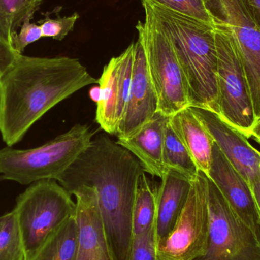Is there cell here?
<instances>
[{
    "instance_id": "1",
    "label": "cell",
    "mask_w": 260,
    "mask_h": 260,
    "mask_svg": "<svg viewBox=\"0 0 260 260\" xmlns=\"http://www.w3.org/2000/svg\"><path fill=\"white\" fill-rule=\"evenodd\" d=\"M144 172L127 149L100 135L56 180L70 194L82 186L95 189L105 235L116 260L129 259L133 206Z\"/></svg>"
},
{
    "instance_id": "2",
    "label": "cell",
    "mask_w": 260,
    "mask_h": 260,
    "mask_svg": "<svg viewBox=\"0 0 260 260\" xmlns=\"http://www.w3.org/2000/svg\"><path fill=\"white\" fill-rule=\"evenodd\" d=\"M78 59L18 55L0 79V134L8 147L23 139L46 113L98 83Z\"/></svg>"
},
{
    "instance_id": "3",
    "label": "cell",
    "mask_w": 260,
    "mask_h": 260,
    "mask_svg": "<svg viewBox=\"0 0 260 260\" xmlns=\"http://www.w3.org/2000/svg\"><path fill=\"white\" fill-rule=\"evenodd\" d=\"M161 23L181 67L190 107L218 114V53L213 24L142 0Z\"/></svg>"
},
{
    "instance_id": "4",
    "label": "cell",
    "mask_w": 260,
    "mask_h": 260,
    "mask_svg": "<svg viewBox=\"0 0 260 260\" xmlns=\"http://www.w3.org/2000/svg\"><path fill=\"white\" fill-rule=\"evenodd\" d=\"M94 133L88 125L76 124L44 145L29 149L0 150V180L30 185L57 180L89 146Z\"/></svg>"
},
{
    "instance_id": "5",
    "label": "cell",
    "mask_w": 260,
    "mask_h": 260,
    "mask_svg": "<svg viewBox=\"0 0 260 260\" xmlns=\"http://www.w3.org/2000/svg\"><path fill=\"white\" fill-rule=\"evenodd\" d=\"M13 211L21 232L24 260H32L57 229L76 215V203L56 180H43L31 183L18 196Z\"/></svg>"
},
{
    "instance_id": "6",
    "label": "cell",
    "mask_w": 260,
    "mask_h": 260,
    "mask_svg": "<svg viewBox=\"0 0 260 260\" xmlns=\"http://www.w3.org/2000/svg\"><path fill=\"white\" fill-rule=\"evenodd\" d=\"M145 9V21L136 25L145 50L148 73L157 94L158 112L171 117L190 107L183 72L174 47L161 23L149 9Z\"/></svg>"
},
{
    "instance_id": "7",
    "label": "cell",
    "mask_w": 260,
    "mask_h": 260,
    "mask_svg": "<svg viewBox=\"0 0 260 260\" xmlns=\"http://www.w3.org/2000/svg\"><path fill=\"white\" fill-rule=\"evenodd\" d=\"M209 237L207 250L194 260H260V242L207 176Z\"/></svg>"
},
{
    "instance_id": "8",
    "label": "cell",
    "mask_w": 260,
    "mask_h": 260,
    "mask_svg": "<svg viewBox=\"0 0 260 260\" xmlns=\"http://www.w3.org/2000/svg\"><path fill=\"white\" fill-rule=\"evenodd\" d=\"M215 42L218 53V114L250 139L256 118L241 59L231 38L216 29Z\"/></svg>"
},
{
    "instance_id": "9",
    "label": "cell",
    "mask_w": 260,
    "mask_h": 260,
    "mask_svg": "<svg viewBox=\"0 0 260 260\" xmlns=\"http://www.w3.org/2000/svg\"><path fill=\"white\" fill-rule=\"evenodd\" d=\"M209 237L207 175L199 171L186 206L169 236L157 244L159 260H194L207 250Z\"/></svg>"
},
{
    "instance_id": "10",
    "label": "cell",
    "mask_w": 260,
    "mask_h": 260,
    "mask_svg": "<svg viewBox=\"0 0 260 260\" xmlns=\"http://www.w3.org/2000/svg\"><path fill=\"white\" fill-rule=\"evenodd\" d=\"M134 43L113 57L104 68L98 83L100 98L97 102L96 121L108 134L117 135L124 117L133 74Z\"/></svg>"
},
{
    "instance_id": "11",
    "label": "cell",
    "mask_w": 260,
    "mask_h": 260,
    "mask_svg": "<svg viewBox=\"0 0 260 260\" xmlns=\"http://www.w3.org/2000/svg\"><path fill=\"white\" fill-rule=\"evenodd\" d=\"M203 122L215 143L250 186L260 179V154L242 132L226 122L219 114L205 108L190 107Z\"/></svg>"
},
{
    "instance_id": "12",
    "label": "cell",
    "mask_w": 260,
    "mask_h": 260,
    "mask_svg": "<svg viewBox=\"0 0 260 260\" xmlns=\"http://www.w3.org/2000/svg\"><path fill=\"white\" fill-rule=\"evenodd\" d=\"M207 176L260 242V213L251 186L215 143L212 148V164Z\"/></svg>"
},
{
    "instance_id": "13",
    "label": "cell",
    "mask_w": 260,
    "mask_h": 260,
    "mask_svg": "<svg viewBox=\"0 0 260 260\" xmlns=\"http://www.w3.org/2000/svg\"><path fill=\"white\" fill-rule=\"evenodd\" d=\"M158 111L157 94L153 86L145 50L141 41L134 43L133 74L124 117L119 126L118 139H126L139 131Z\"/></svg>"
},
{
    "instance_id": "14",
    "label": "cell",
    "mask_w": 260,
    "mask_h": 260,
    "mask_svg": "<svg viewBox=\"0 0 260 260\" xmlns=\"http://www.w3.org/2000/svg\"><path fill=\"white\" fill-rule=\"evenodd\" d=\"M71 195L76 199L79 247L76 260H116L107 240L95 189L82 186Z\"/></svg>"
},
{
    "instance_id": "15",
    "label": "cell",
    "mask_w": 260,
    "mask_h": 260,
    "mask_svg": "<svg viewBox=\"0 0 260 260\" xmlns=\"http://www.w3.org/2000/svg\"><path fill=\"white\" fill-rule=\"evenodd\" d=\"M169 117L157 111L139 131L117 143L127 149L139 160L145 172L161 178L167 170L163 163L165 129Z\"/></svg>"
},
{
    "instance_id": "16",
    "label": "cell",
    "mask_w": 260,
    "mask_h": 260,
    "mask_svg": "<svg viewBox=\"0 0 260 260\" xmlns=\"http://www.w3.org/2000/svg\"><path fill=\"white\" fill-rule=\"evenodd\" d=\"M160 180L156 191L157 244L172 232L186 206L192 186V182L174 171H167Z\"/></svg>"
},
{
    "instance_id": "17",
    "label": "cell",
    "mask_w": 260,
    "mask_h": 260,
    "mask_svg": "<svg viewBox=\"0 0 260 260\" xmlns=\"http://www.w3.org/2000/svg\"><path fill=\"white\" fill-rule=\"evenodd\" d=\"M169 123L189 151L199 171L208 175L215 142L203 122L188 107L169 117Z\"/></svg>"
},
{
    "instance_id": "18",
    "label": "cell",
    "mask_w": 260,
    "mask_h": 260,
    "mask_svg": "<svg viewBox=\"0 0 260 260\" xmlns=\"http://www.w3.org/2000/svg\"><path fill=\"white\" fill-rule=\"evenodd\" d=\"M78 247L79 226L74 215L46 241L32 260H76Z\"/></svg>"
},
{
    "instance_id": "19",
    "label": "cell",
    "mask_w": 260,
    "mask_h": 260,
    "mask_svg": "<svg viewBox=\"0 0 260 260\" xmlns=\"http://www.w3.org/2000/svg\"><path fill=\"white\" fill-rule=\"evenodd\" d=\"M163 163L167 171L178 173L190 182L195 180L199 172L189 151L171 127L169 120L165 129Z\"/></svg>"
},
{
    "instance_id": "20",
    "label": "cell",
    "mask_w": 260,
    "mask_h": 260,
    "mask_svg": "<svg viewBox=\"0 0 260 260\" xmlns=\"http://www.w3.org/2000/svg\"><path fill=\"white\" fill-rule=\"evenodd\" d=\"M43 1L0 0V38L12 45L18 29L31 20Z\"/></svg>"
},
{
    "instance_id": "21",
    "label": "cell",
    "mask_w": 260,
    "mask_h": 260,
    "mask_svg": "<svg viewBox=\"0 0 260 260\" xmlns=\"http://www.w3.org/2000/svg\"><path fill=\"white\" fill-rule=\"evenodd\" d=\"M156 218V192L145 173L138 182L133 212V237L142 235L154 227Z\"/></svg>"
},
{
    "instance_id": "22",
    "label": "cell",
    "mask_w": 260,
    "mask_h": 260,
    "mask_svg": "<svg viewBox=\"0 0 260 260\" xmlns=\"http://www.w3.org/2000/svg\"><path fill=\"white\" fill-rule=\"evenodd\" d=\"M0 260H24L21 232L13 210L1 216Z\"/></svg>"
},
{
    "instance_id": "23",
    "label": "cell",
    "mask_w": 260,
    "mask_h": 260,
    "mask_svg": "<svg viewBox=\"0 0 260 260\" xmlns=\"http://www.w3.org/2000/svg\"><path fill=\"white\" fill-rule=\"evenodd\" d=\"M79 15L75 12L70 16L50 18L46 17L40 21L43 38H50L56 41H62L74 28Z\"/></svg>"
},
{
    "instance_id": "24",
    "label": "cell",
    "mask_w": 260,
    "mask_h": 260,
    "mask_svg": "<svg viewBox=\"0 0 260 260\" xmlns=\"http://www.w3.org/2000/svg\"><path fill=\"white\" fill-rule=\"evenodd\" d=\"M128 260H159L154 226L142 235L133 237Z\"/></svg>"
},
{
    "instance_id": "25",
    "label": "cell",
    "mask_w": 260,
    "mask_h": 260,
    "mask_svg": "<svg viewBox=\"0 0 260 260\" xmlns=\"http://www.w3.org/2000/svg\"><path fill=\"white\" fill-rule=\"evenodd\" d=\"M166 6L182 15L212 24L203 0H150Z\"/></svg>"
},
{
    "instance_id": "26",
    "label": "cell",
    "mask_w": 260,
    "mask_h": 260,
    "mask_svg": "<svg viewBox=\"0 0 260 260\" xmlns=\"http://www.w3.org/2000/svg\"><path fill=\"white\" fill-rule=\"evenodd\" d=\"M43 38L42 30L40 24L26 21L20 27L19 33H17L12 40V46L15 51L22 54L26 47Z\"/></svg>"
},
{
    "instance_id": "27",
    "label": "cell",
    "mask_w": 260,
    "mask_h": 260,
    "mask_svg": "<svg viewBox=\"0 0 260 260\" xmlns=\"http://www.w3.org/2000/svg\"><path fill=\"white\" fill-rule=\"evenodd\" d=\"M19 54L10 44L0 38V79Z\"/></svg>"
},
{
    "instance_id": "28",
    "label": "cell",
    "mask_w": 260,
    "mask_h": 260,
    "mask_svg": "<svg viewBox=\"0 0 260 260\" xmlns=\"http://www.w3.org/2000/svg\"><path fill=\"white\" fill-rule=\"evenodd\" d=\"M256 24L260 27V0H246Z\"/></svg>"
},
{
    "instance_id": "29",
    "label": "cell",
    "mask_w": 260,
    "mask_h": 260,
    "mask_svg": "<svg viewBox=\"0 0 260 260\" xmlns=\"http://www.w3.org/2000/svg\"><path fill=\"white\" fill-rule=\"evenodd\" d=\"M251 189L260 213V179L252 185Z\"/></svg>"
},
{
    "instance_id": "30",
    "label": "cell",
    "mask_w": 260,
    "mask_h": 260,
    "mask_svg": "<svg viewBox=\"0 0 260 260\" xmlns=\"http://www.w3.org/2000/svg\"><path fill=\"white\" fill-rule=\"evenodd\" d=\"M250 138L254 139L258 143L260 144V119L256 120L250 133Z\"/></svg>"
},
{
    "instance_id": "31",
    "label": "cell",
    "mask_w": 260,
    "mask_h": 260,
    "mask_svg": "<svg viewBox=\"0 0 260 260\" xmlns=\"http://www.w3.org/2000/svg\"><path fill=\"white\" fill-rule=\"evenodd\" d=\"M91 97L94 102H98L100 98V88H94L91 90Z\"/></svg>"
},
{
    "instance_id": "32",
    "label": "cell",
    "mask_w": 260,
    "mask_h": 260,
    "mask_svg": "<svg viewBox=\"0 0 260 260\" xmlns=\"http://www.w3.org/2000/svg\"><path fill=\"white\" fill-rule=\"evenodd\" d=\"M27 1H32V0H27ZM38 1H43V0H38Z\"/></svg>"
},
{
    "instance_id": "33",
    "label": "cell",
    "mask_w": 260,
    "mask_h": 260,
    "mask_svg": "<svg viewBox=\"0 0 260 260\" xmlns=\"http://www.w3.org/2000/svg\"><path fill=\"white\" fill-rule=\"evenodd\" d=\"M0 221H1V216H0Z\"/></svg>"
},
{
    "instance_id": "34",
    "label": "cell",
    "mask_w": 260,
    "mask_h": 260,
    "mask_svg": "<svg viewBox=\"0 0 260 260\" xmlns=\"http://www.w3.org/2000/svg\"><path fill=\"white\" fill-rule=\"evenodd\" d=\"M259 154H260V151H259ZM259 169H260V164H259Z\"/></svg>"
}]
</instances>
